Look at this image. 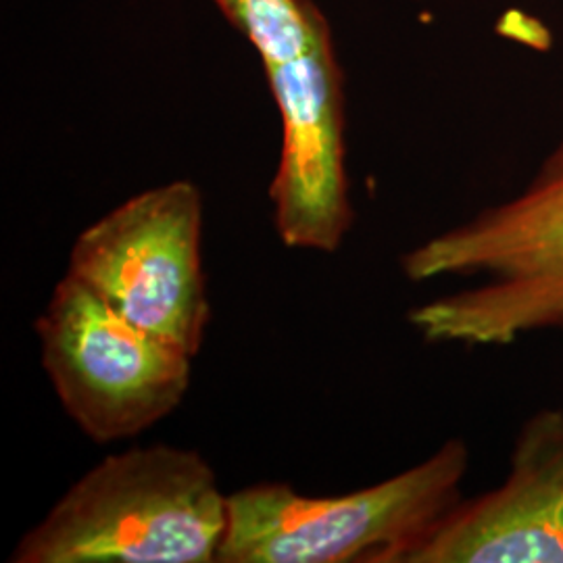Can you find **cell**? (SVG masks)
I'll use <instances>...</instances> for the list:
<instances>
[{
    "mask_svg": "<svg viewBox=\"0 0 563 563\" xmlns=\"http://www.w3.org/2000/svg\"><path fill=\"white\" fill-rule=\"evenodd\" d=\"M201 239L199 188L172 181L90 223L71 246L67 274L128 322L195 357L211 320Z\"/></svg>",
    "mask_w": 563,
    "mask_h": 563,
    "instance_id": "obj_6",
    "label": "cell"
},
{
    "mask_svg": "<svg viewBox=\"0 0 563 563\" xmlns=\"http://www.w3.org/2000/svg\"><path fill=\"white\" fill-rule=\"evenodd\" d=\"M260 51L282 120L274 223L290 249L339 251L351 223L344 90L328 21L311 0H216Z\"/></svg>",
    "mask_w": 563,
    "mask_h": 563,
    "instance_id": "obj_3",
    "label": "cell"
},
{
    "mask_svg": "<svg viewBox=\"0 0 563 563\" xmlns=\"http://www.w3.org/2000/svg\"><path fill=\"white\" fill-rule=\"evenodd\" d=\"M401 267L413 282L483 278L409 313L428 342L507 346L532 332L563 336V139L520 195L411 249Z\"/></svg>",
    "mask_w": 563,
    "mask_h": 563,
    "instance_id": "obj_1",
    "label": "cell"
},
{
    "mask_svg": "<svg viewBox=\"0 0 563 563\" xmlns=\"http://www.w3.org/2000/svg\"><path fill=\"white\" fill-rule=\"evenodd\" d=\"M36 332L63 409L95 443L139 437L190 388V353L128 322L69 274L55 286Z\"/></svg>",
    "mask_w": 563,
    "mask_h": 563,
    "instance_id": "obj_5",
    "label": "cell"
},
{
    "mask_svg": "<svg viewBox=\"0 0 563 563\" xmlns=\"http://www.w3.org/2000/svg\"><path fill=\"white\" fill-rule=\"evenodd\" d=\"M228 495L197 451L136 446L88 470L21 537L13 563H216Z\"/></svg>",
    "mask_w": 563,
    "mask_h": 563,
    "instance_id": "obj_2",
    "label": "cell"
},
{
    "mask_svg": "<svg viewBox=\"0 0 563 563\" xmlns=\"http://www.w3.org/2000/svg\"><path fill=\"white\" fill-rule=\"evenodd\" d=\"M462 439L384 483L341 497H305L262 483L228 495L220 563H405L462 501Z\"/></svg>",
    "mask_w": 563,
    "mask_h": 563,
    "instance_id": "obj_4",
    "label": "cell"
},
{
    "mask_svg": "<svg viewBox=\"0 0 563 563\" xmlns=\"http://www.w3.org/2000/svg\"><path fill=\"white\" fill-rule=\"evenodd\" d=\"M405 563H563V409L526 420L501 486L455 505Z\"/></svg>",
    "mask_w": 563,
    "mask_h": 563,
    "instance_id": "obj_7",
    "label": "cell"
}]
</instances>
